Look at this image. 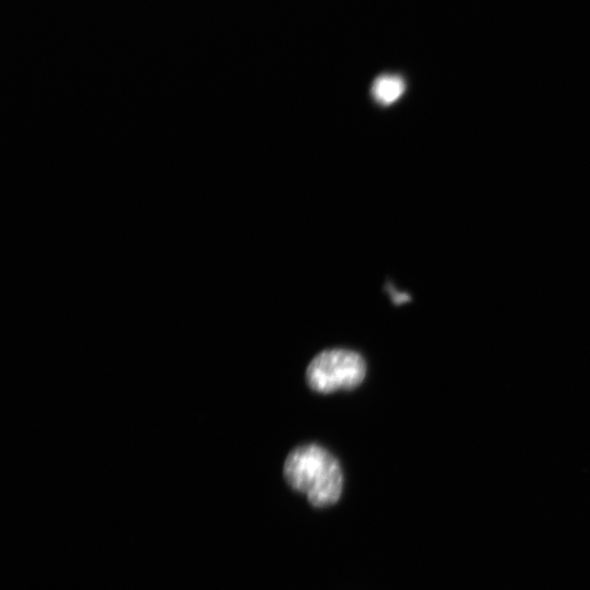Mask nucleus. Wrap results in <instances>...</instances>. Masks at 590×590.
<instances>
[{"label":"nucleus","mask_w":590,"mask_h":590,"mask_svg":"<svg viewBox=\"0 0 590 590\" xmlns=\"http://www.w3.org/2000/svg\"><path fill=\"white\" fill-rule=\"evenodd\" d=\"M283 477L315 508L330 507L342 495L344 476L341 464L330 451L317 444L295 447L284 461Z\"/></svg>","instance_id":"1"},{"label":"nucleus","mask_w":590,"mask_h":590,"mask_svg":"<svg viewBox=\"0 0 590 590\" xmlns=\"http://www.w3.org/2000/svg\"><path fill=\"white\" fill-rule=\"evenodd\" d=\"M366 370V362L358 352L328 349L310 361L306 380L309 388L319 393L353 390L363 382Z\"/></svg>","instance_id":"2"},{"label":"nucleus","mask_w":590,"mask_h":590,"mask_svg":"<svg viewBox=\"0 0 590 590\" xmlns=\"http://www.w3.org/2000/svg\"><path fill=\"white\" fill-rule=\"evenodd\" d=\"M405 87V81L402 75L384 73L374 80L370 87V95L378 105L387 107L402 97Z\"/></svg>","instance_id":"3"}]
</instances>
